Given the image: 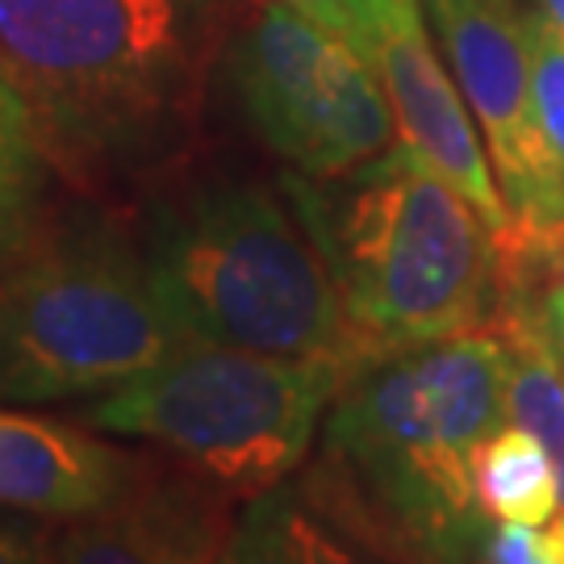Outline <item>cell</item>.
Masks as SVG:
<instances>
[{
	"label": "cell",
	"instance_id": "1",
	"mask_svg": "<svg viewBox=\"0 0 564 564\" xmlns=\"http://www.w3.org/2000/svg\"><path fill=\"white\" fill-rule=\"evenodd\" d=\"M510 347L498 323L360 360L323 423L310 489L398 564H481L494 519L473 452L506 423Z\"/></svg>",
	"mask_w": 564,
	"mask_h": 564
},
{
	"label": "cell",
	"instance_id": "4",
	"mask_svg": "<svg viewBox=\"0 0 564 564\" xmlns=\"http://www.w3.org/2000/svg\"><path fill=\"white\" fill-rule=\"evenodd\" d=\"M139 247L181 339L339 364L372 356L284 188L242 176L184 184L147 205Z\"/></svg>",
	"mask_w": 564,
	"mask_h": 564
},
{
	"label": "cell",
	"instance_id": "5",
	"mask_svg": "<svg viewBox=\"0 0 564 564\" xmlns=\"http://www.w3.org/2000/svg\"><path fill=\"white\" fill-rule=\"evenodd\" d=\"M181 343L142 263L139 230L93 205H51L0 263V402L101 398Z\"/></svg>",
	"mask_w": 564,
	"mask_h": 564
},
{
	"label": "cell",
	"instance_id": "11",
	"mask_svg": "<svg viewBox=\"0 0 564 564\" xmlns=\"http://www.w3.org/2000/svg\"><path fill=\"white\" fill-rule=\"evenodd\" d=\"M151 464L84 426L0 410V506L30 519H80L126 498Z\"/></svg>",
	"mask_w": 564,
	"mask_h": 564
},
{
	"label": "cell",
	"instance_id": "14",
	"mask_svg": "<svg viewBox=\"0 0 564 564\" xmlns=\"http://www.w3.org/2000/svg\"><path fill=\"white\" fill-rule=\"evenodd\" d=\"M55 167L25 93L0 67V263L46 218Z\"/></svg>",
	"mask_w": 564,
	"mask_h": 564
},
{
	"label": "cell",
	"instance_id": "12",
	"mask_svg": "<svg viewBox=\"0 0 564 564\" xmlns=\"http://www.w3.org/2000/svg\"><path fill=\"white\" fill-rule=\"evenodd\" d=\"M372 552L310 485L281 481L242 498L218 564H372Z\"/></svg>",
	"mask_w": 564,
	"mask_h": 564
},
{
	"label": "cell",
	"instance_id": "13",
	"mask_svg": "<svg viewBox=\"0 0 564 564\" xmlns=\"http://www.w3.org/2000/svg\"><path fill=\"white\" fill-rule=\"evenodd\" d=\"M473 489L485 519L544 527L564 506L547 447L519 423H502L473 452Z\"/></svg>",
	"mask_w": 564,
	"mask_h": 564
},
{
	"label": "cell",
	"instance_id": "19",
	"mask_svg": "<svg viewBox=\"0 0 564 564\" xmlns=\"http://www.w3.org/2000/svg\"><path fill=\"white\" fill-rule=\"evenodd\" d=\"M0 564H42V527H30V519H0Z\"/></svg>",
	"mask_w": 564,
	"mask_h": 564
},
{
	"label": "cell",
	"instance_id": "16",
	"mask_svg": "<svg viewBox=\"0 0 564 564\" xmlns=\"http://www.w3.org/2000/svg\"><path fill=\"white\" fill-rule=\"evenodd\" d=\"M531 101L547 163L564 184V34L540 9L531 13Z\"/></svg>",
	"mask_w": 564,
	"mask_h": 564
},
{
	"label": "cell",
	"instance_id": "15",
	"mask_svg": "<svg viewBox=\"0 0 564 564\" xmlns=\"http://www.w3.org/2000/svg\"><path fill=\"white\" fill-rule=\"evenodd\" d=\"M494 323L502 326L510 347L506 423H519L547 447L564 498V356L519 305H498Z\"/></svg>",
	"mask_w": 564,
	"mask_h": 564
},
{
	"label": "cell",
	"instance_id": "7",
	"mask_svg": "<svg viewBox=\"0 0 564 564\" xmlns=\"http://www.w3.org/2000/svg\"><path fill=\"white\" fill-rule=\"evenodd\" d=\"M239 113L302 176H339L393 147L398 121L372 67L284 0L260 4L226 46Z\"/></svg>",
	"mask_w": 564,
	"mask_h": 564
},
{
	"label": "cell",
	"instance_id": "8",
	"mask_svg": "<svg viewBox=\"0 0 564 564\" xmlns=\"http://www.w3.org/2000/svg\"><path fill=\"white\" fill-rule=\"evenodd\" d=\"M423 9L514 218V239L498 251V268L519 272L564 235V184L547 163L531 101L535 9L519 0H423Z\"/></svg>",
	"mask_w": 564,
	"mask_h": 564
},
{
	"label": "cell",
	"instance_id": "3",
	"mask_svg": "<svg viewBox=\"0 0 564 564\" xmlns=\"http://www.w3.org/2000/svg\"><path fill=\"white\" fill-rule=\"evenodd\" d=\"M281 188L372 356L494 323L498 239L405 142L339 176L284 172Z\"/></svg>",
	"mask_w": 564,
	"mask_h": 564
},
{
	"label": "cell",
	"instance_id": "10",
	"mask_svg": "<svg viewBox=\"0 0 564 564\" xmlns=\"http://www.w3.org/2000/svg\"><path fill=\"white\" fill-rule=\"evenodd\" d=\"M230 498L193 473L151 464L126 498L105 510L42 527V564H218Z\"/></svg>",
	"mask_w": 564,
	"mask_h": 564
},
{
	"label": "cell",
	"instance_id": "9",
	"mask_svg": "<svg viewBox=\"0 0 564 564\" xmlns=\"http://www.w3.org/2000/svg\"><path fill=\"white\" fill-rule=\"evenodd\" d=\"M360 59L381 80L402 142L477 209V218L489 226L502 251L514 239V218L498 188L481 130L447 63L431 46L423 0H398L389 18L377 25V34L360 46Z\"/></svg>",
	"mask_w": 564,
	"mask_h": 564
},
{
	"label": "cell",
	"instance_id": "20",
	"mask_svg": "<svg viewBox=\"0 0 564 564\" xmlns=\"http://www.w3.org/2000/svg\"><path fill=\"white\" fill-rule=\"evenodd\" d=\"M544 540H547V556H552V564H564V506L544 523Z\"/></svg>",
	"mask_w": 564,
	"mask_h": 564
},
{
	"label": "cell",
	"instance_id": "6",
	"mask_svg": "<svg viewBox=\"0 0 564 564\" xmlns=\"http://www.w3.org/2000/svg\"><path fill=\"white\" fill-rule=\"evenodd\" d=\"M351 368L181 339L142 377L93 398L80 419L155 444L226 498H256L302 468Z\"/></svg>",
	"mask_w": 564,
	"mask_h": 564
},
{
	"label": "cell",
	"instance_id": "18",
	"mask_svg": "<svg viewBox=\"0 0 564 564\" xmlns=\"http://www.w3.org/2000/svg\"><path fill=\"white\" fill-rule=\"evenodd\" d=\"M481 564H552V556H547L544 527L494 523L489 540H485V561Z\"/></svg>",
	"mask_w": 564,
	"mask_h": 564
},
{
	"label": "cell",
	"instance_id": "2",
	"mask_svg": "<svg viewBox=\"0 0 564 564\" xmlns=\"http://www.w3.org/2000/svg\"><path fill=\"white\" fill-rule=\"evenodd\" d=\"M223 0H0V67L59 167L163 155L197 109Z\"/></svg>",
	"mask_w": 564,
	"mask_h": 564
},
{
	"label": "cell",
	"instance_id": "17",
	"mask_svg": "<svg viewBox=\"0 0 564 564\" xmlns=\"http://www.w3.org/2000/svg\"><path fill=\"white\" fill-rule=\"evenodd\" d=\"M284 4H293L310 21H318L323 30H330L335 39H343L360 55V46L377 34V25L389 18V9L398 0H284Z\"/></svg>",
	"mask_w": 564,
	"mask_h": 564
},
{
	"label": "cell",
	"instance_id": "21",
	"mask_svg": "<svg viewBox=\"0 0 564 564\" xmlns=\"http://www.w3.org/2000/svg\"><path fill=\"white\" fill-rule=\"evenodd\" d=\"M535 9H540V13L564 34V0H535Z\"/></svg>",
	"mask_w": 564,
	"mask_h": 564
}]
</instances>
